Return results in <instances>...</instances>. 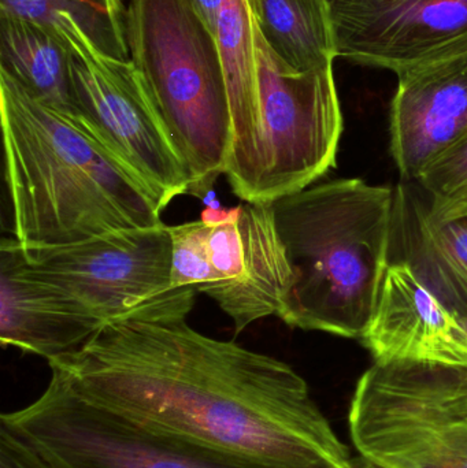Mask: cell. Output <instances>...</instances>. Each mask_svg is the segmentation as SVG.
<instances>
[{
    "label": "cell",
    "mask_w": 467,
    "mask_h": 468,
    "mask_svg": "<svg viewBox=\"0 0 467 468\" xmlns=\"http://www.w3.org/2000/svg\"><path fill=\"white\" fill-rule=\"evenodd\" d=\"M48 366L87 400L225 455L268 468L356 466L288 363L186 318L110 322Z\"/></svg>",
    "instance_id": "obj_1"
},
{
    "label": "cell",
    "mask_w": 467,
    "mask_h": 468,
    "mask_svg": "<svg viewBox=\"0 0 467 468\" xmlns=\"http://www.w3.org/2000/svg\"><path fill=\"white\" fill-rule=\"evenodd\" d=\"M0 117L14 239L21 247H58L162 224L166 207L128 166L3 70Z\"/></svg>",
    "instance_id": "obj_2"
},
{
    "label": "cell",
    "mask_w": 467,
    "mask_h": 468,
    "mask_svg": "<svg viewBox=\"0 0 467 468\" xmlns=\"http://www.w3.org/2000/svg\"><path fill=\"white\" fill-rule=\"evenodd\" d=\"M271 205L293 271L280 319L298 329L361 338L391 264L395 188L340 178Z\"/></svg>",
    "instance_id": "obj_3"
},
{
    "label": "cell",
    "mask_w": 467,
    "mask_h": 468,
    "mask_svg": "<svg viewBox=\"0 0 467 468\" xmlns=\"http://www.w3.org/2000/svg\"><path fill=\"white\" fill-rule=\"evenodd\" d=\"M129 58L188 170L189 195L205 199L225 176L232 117L216 37L191 0H129Z\"/></svg>",
    "instance_id": "obj_4"
},
{
    "label": "cell",
    "mask_w": 467,
    "mask_h": 468,
    "mask_svg": "<svg viewBox=\"0 0 467 468\" xmlns=\"http://www.w3.org/2000/svg\"><path fill=\"white\" fill-rule=\"evenodd\" d=\"M351 440L380 468H467V367L376 363L351 399Z\"/></svg>",
    "instance_id": "obj_5"
},
{
    "label": "cell",
    "mask_w": 467,
    "mask_h": 468,
    "mask_svg": "<svg viewBox=\"0 0 467 468\" xmlns=\"http://www.w3.org/2000/svg\"><path fill=\"white\" fill-rule=\"evenodd\" d=\"M257 147L240 200L274 203L315 184L336 166L345 129L334 66L298 71L255 27Z\"/></svg>",
    "instance_id": "obj_6"
},
{
    "label": "cell",
    "mask_w": 467,
    "mask_h": 468,
    "mask_svg": "<svg viewBox=\"0 0 467 468\" xmlns=\"http://www.w3.org/2000/svg\"><path fill=\"white\" fill-rule=\"evenodd\" d=\"M21 248L33 272L73 297L101 326L128 318H186L194 308L196 291L173 288L172 236L164 222L74 244Z\"/></svg>",
    "instance_id": "obj_7"
},
{
    "label": "cell",
    "mask_w": 467,
    "mask_h": 468,
    "mask_svg": "<svg viewBox=\"0 0 467 468\" xmlns=\"http://www.w3.org/2000/svg\"><path fill=\"white\" fill-rule=\"evenodd\" d=\"M0 425L54 468H268L142 425L51 376L40 398Z\"/></svg>",
    "instance_id": "obj_8"
},
{
    "label": "cell",
    "mask_w": 467,
    "mask_h": 468,
    "mask_svg": "<svg viewBox=\"0 0 467 468\" xmlns=\"http://www.w3.org/2000/svg\"><path fill=\"white\" fill-rule=\"evenodd\" d=\"M79 120L167 207L189 195L188 170L132 60L103 57L84 37L71 46Z\"/></svg>",
    "instance_id": "obj_9"
},
{
    "label": "cell",
    "mask_w": 467,
    "mask_h": 468,
    "mask_svg": "<svg viewBox=\"0 0 467 468\" xmlns=\"http://www.w3.org/2000/svg\"><path fill=\"white\" fill-rule=\"evenodd\" d=\"M337 57L397 74L467 54V0H329Z\"/></svg>",
    "instance_id": "obj_10"
},
{
    "label": "cell",
    "mask_w": 467,
    "mask_h": 468,
    "mask_svg": "<svg viewBox=\"0 0 467 468\" xmlns=\"http://www.w3.org/2000/svg\"><path fill=\"white\" fill-rule=\"evenodd\" d=\"M376 363L467 367L465 322L405 261H391L377 307L361 337Z\"/></svg>",
    "instance_id": "obj_11"
},
{
    "label": "cell",
    "mask_w": 467,
    "mask_h": 468,
    "mask_svg": "<svg viewBox=\"0 0 467 468\" xmlns=\"http://www.w3.org/2000/svg\"><path fill=\"white\" fill-rule=\"evenodd\" d=\"M467 133V54L398 74L391 153L403 180Z\"/></svg>",
    "instance_id": "obj_12"
},
{
    "label": "cell",
    "mask_w": 467,
    "mask_h": 468,
    "mask_svg": "<svg viewBox=\"0 0 467 468\" xmlns=\"http://www.w3.org/2000/svg\"><path fill=\"white\" fill-rule=\"evenodd\" d=\"M101 324L27 266L16 239L0 244V344L47 362L81 348Z\"/></svg>",
    "instance_id": "obj_13"
},
{
    "label": "cell",
    "mask_w": 467,
    "mask_h": 468,
    "mask_svg": "<svg viewBox=\"0 0 467 468\" xmlns=\"http://www.w3.org/2000/svg\"><path fill=\"white\" fill-rule=\"evenodd\" d=\"M392 261H405L421 282L467 318V219L446 221L417 181L395 188Z\"/></svg>",
    "instance_id": "obj_14"
},
{
    "label": "cell",
    "mask_w": 467,
    "mask_h": 468,
    "mask_svg": "<svg viewBox=\"0 0 467 468\" xmlns=\"http://www.w3.org/2000/svg\"><path fill=\"white\" fill-rule=\"evenodd\" d=\"M239 275L217 304L235 324L236 335L268 316L281 318L293 271L277 229L271 203H240Z\"/></svg>",
    "instance_id": "obj_15"
},
{
    "label": "cell",
    "mask_w": 467,
    "mask_h": 468,
    "mask_svg": "<svg viewBox=\"0 0 467 468\" xmlns=\"http://www.w3.org/2000/svg\"><path fill=\"white\" fill-rule=\"evenodd\" d=\"M257 18L258 0H224L217 19L216 40L224 63L232 117V144L225 177L239 199L249 180L260 125Z\"/></svg>",
    "instance_id": "obj_16"
},
{
    "label": "cell",
    "mask_w": 467,
    "mask_h": 468,
    "mask_svg": "<svg viewBox=\"0 0 467 468\" xmlns=\"http://www.w3.org/2000/svg\"><path fill=\"white\" fill-rule=\"evenodd\" d=\"M71 59L73 52L51 33L0 11V70L38 103L77 121Z\"/></svg>",
    "instance_id": "obj_17"
},
{
    "label": "cell",
    "mask_w": 467,
    "mask_h": 468,
    "mask_svg": "<svg viewBox=\"0 0 467 468\" xmlns=\"http://www.w3.org/2000/svg\"><path fill=\"white\" fill-rule=\"evenodd\" d=\"M0 11L47 30L70 51L84 36L103 57L131 59L122 0H0Z\"/></svg>",
    "instance_id": "obj_18"
},
{
    "label": "cell",
    "mask_w": 467,
    "mask_h": 468,
    "mask_svg": "<svg viewBox=\"0 0 467 468\" xmlns=\"http://www.w3.org/2000/svg\"><path fill=\"white\" fill-rule=\"evenodd\" d=\"M258 27L295 70L331 68L339 58L329 0H258Z\"/></svg>",
    "instance_id": "obj_19"
},
{
    "label": "cell",
    "mask_w": 467,
    "mask_h": 468,
    "mask_svg": "<svg viewBox=\"0 0 467 468\" xmlns=\"http://www.w3.org/2000/svg\"><path fill=\"white\" fill-rule=\"evenodd\" d=\"M446 221L467 219V133L421 170L416 180Z\"/></svg>",
    "instance_id": "obj_20"
},
{
    "label": "cell",
    "mask_w": 467,
    "mask_h": 468,
    "mask_svg": "<svg viewBox=\"0 0 467 468\" xmlns=\"http://www.w3.org/2000/svg\"><path fill=\"white\" fill-rule=\"evenodd\" d=\"M0 468H54L30 445L0 425Z\"/></svg>",
    "instance_id": "obj_21"
},
{
    "label": "cell",
    "mask_w": 467,
    "mask_h": 468,
    "mask_svg": "<svg viewBox=\"0 0 467 468\" xmlns=\"http://www.w3.org/2000/svg\"><path fill=\"white\" fill-rule=\"evenodd\" d=\"M354 468H380V467H376V466H373V464L366 463V466L361 467V466H358V464H356V466Z\"/></svg>",
    "instance_id": "obj_22"
},
{
    "label": "cell",
    "mask_w": 467,
    "mask_h": 468,
    "mask_svg": "<svg viewBox=\"0 0 467 468\" xmlns=\"http://www.w3.org/2000/svg\"><path fill=\"white\" fill-rule=\"evenodd\" d=\"M463 322H465L466 329H467V318H466V319H463Z\"/></svg>",
    "instance_id": "obj_23"
}]
</instances>
